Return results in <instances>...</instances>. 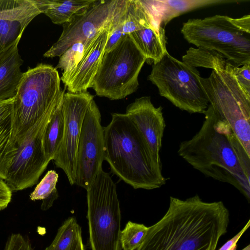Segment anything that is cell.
<instances>
[{
    "mask_svg": "<svg viewBox=\"0 0 250 250\" xmlns=\"http://www.w3.org/2000/svg\"><path fill=\"white\" fill-rule=\"evenodd\" d=\"M229 216L222 201L206 202L197 194L184 200L170 196L166 213L148 227L136 250H216Z\"/></svg>",
    "mask_w": 250,
    "mask_h": 250,
    "instance_id": "6da1fadb",
    "label": "cell"
},
{
    "mask_svg": "<svg viewBox=\"0 0 250 250\" xmlns=\"http://www.w3.org/2000/svg\"><path fill=\"white\" fill-rule=\"evenodd\" d=\"M198 132L181 142L178 155L208 177L231 185L250 201V156L230 127L208 106Z\"/></svg>",
    "mask_w": 250,
    "mask_h": 250,
    "instance_id": "7a4b0ae2",
    "label": "cell"
},
{
    "mask_svg": "<svg viewBox=\"0 0 250 250\" xmlns=\"http://www.w3.org/2000/svg\"><path fill=\"white\" fill-rule=\"evenodd\" d=\"M104 136V160L120 180L136 189H154L166 184L168 179L162 174L161 158L125 113L111 114Z\"/></svg>",
    "mask_w": 250,
    "mask_h": 250,
    "instance_id": "3957f363",
    "label": "cell"
},
{
    "mask_svg": "<svg viewBox=\"0 0 250 250\" xmlns=\"http://www.w3.org/2000/svg\"><path fill=\"white\" fill-rule=\"evenodd\" d=\"M190 62L194 67L212 69L207 78L200 81L216 117L228 125L250 156V96L238 83L234 66L217 52L197 48Z\"/></svg>",
    "mask_w": 250,
    "mask_h": 250,
    "instance_id": "277c9868",
    "label": "cell"
},
{
    "mask_svg": "<svg viewBox=\"0 0 250 250\" xmlns=\"http://www.w3.org/2000/svg\"><path fill=\"white\" fill-rule=\"evenodd\" d=\"M58 71L39 63L23 73L14 98V135L18 146L29 132L58 105L66 87L62 89Z\"/></svg>",
    "mask_w": 250,
    "mask_h": 250,
    "instance_id": "5b68a950",
    "label": "cell"
},
{
    "mask_svg": "<svg viewBox=\"0 0 250 250\" xmlns=\"http://www.w3.org/2000/svg\"><path fill=\"white\" fill-rule=\"evenodd\" d=\"M181 32L188 43L217 52L234 67L250 63V15L190 19L183 23Z\"/></svg>",
    "mask_w": 250,
    "mask_h": 250,
    "instance_id": "8992f818",
    "label": "cell"
},
{
    "mask_svg": "<svg viewBox=\"0 0 250 250\" xmlns=\"http://www.w3.org/2000/svg\"><path fill=\"white\" fill-rule=\"evenodd\" d=\"M86 191L91 250H122V216L116 184L102 168Z\"/></svg>",
    "mask_w": 250,
    "mask_h": 250,
    "instance_id": "52a82bcc",
    "label": "cell"
},
{
    "mask_svg": "<svg viewBox=\"0 0 250 250\" xmlns=\"http://www.w3.org/2000/svg\"><path fill=\"white\" fill-rule=\"evenodd\" d=\"M197 69L171 56L167 51L152 65L147 80L158 88L159 94L174 105L189 113L204 114L208 100Z\"/></svg>",
    "mask_w": 250,
    "mask_h": 250,
    "instance_id": "ba28073f",
    "label": "cell"
},
{
    "mask_svg": "<svg viewBox=\"0 0 250 250\" xmlns=\"http://www.w3.org/2000/svg\"><path fill=\"white\" fill-rule=\"evenodd\" d=\"M146 61L129 34L104 53L92 87L96 95L111 100L124 99L138 88V76Z\"/></svg>",
    "mask_w": 250,
    "mask_h": 250,
    "instance_id": "9c48e42d",
    "label": "cell"
},
{
    "mask_svg": "<svg viewBox=\"0 0 250 250\" xmlns=\"http://www.w3.org/2000/svg\"><path fill=\"white\" fill-rule=\"evenodd\" d=\"M128 0H95L63 24L58 40L44 54L60 57L77 42L94 38L104 30H113L125 18Z\"/></svg>",
    "mask_w": 250,
    "mask_h": 250,
    "instance_id": "30bf717a",
    "label": "cell"
},
{
    "mask_svg": "<svg viewBox=\"0 0 250 250\" xmlns=\"http://www.w3.org/2000/svg\"><path fill=\"white\" fill-rule=\"evenodd\" d=\"M56 108L34 126L19 146L4 180L12 192L33 187L50 162L45 153L43 137L47 125Z\"/></svg>",
    "mask_w": 250,
    "mask_h": 250,
    "instance_id": "8fae6325",
    "label": "cell"
},
{
    "mask_svg": "<svg viewBox=\"0 0 250 250\" xmlns=\"http://www.w3.org/2000/svg\"><path fill=\"white\" fill-rule=\"evenodd\" d=\"M104 127L94 99L84 115L78 139L75 184L87 189L102 168L104 160Z\"/></svg>",
    "mask_w": 250,
    "mask_h": 250,
    "instance_id": "7c38bea8",
    "label": "cell"
},
{
    "mask_svg": "<svg viewBox=\"0 0 250 250\" xmlns=\"http://www.w3.org/2000/svg\"><path fill=\"white\" fill-rule=\"evenodd\" d=\"M93 99L94 96L87 91H68L63 97V137L53 160L56 166L64 172L72 186L75 184L76 152L81 129L86 110Z\"/></svg>",
    "mask_w": 250,
    "mask_h": 250,
    "instance_id": "4fadbf2b",
    "label": "cell"
},
{
    "mask_svg": "<svg viewBox=\"0 0 250 250\" xmlns=\"http://www.w3.org/2000/svg\"><path fill=\"white\" fill-rule=\"evenodd\" d=\"M163 107H156L150 96L136 98L127 105L125 114L144 137L153 154L161 158L160 152L166 124Z\"/></svg>",
    "mask_w": 250,
    "mask_h": 250,
    "instance_id": "5bb4252c",
    "label": "cell"
},
{
    "mask_svg": "<svg viewBox=\"0 0 250 250\" xmlns=\"http://www.w3.org/2000/svg\"><path fill=\"white\" fill-rule=\"evenodd\" d=\"M112 30H104L94 39L84 52L77 65L69 73L62 75L61 80L68 92H86L92 87L94 78L99 69L109 34Z\"/></svg>",
    "mask_w": 250,
    "mask_h": 250,
    "instance_id": "9a60e30c",
    "label": "cell"
},
{
    "mask_svg": "<svg viewBox=\"0 0 250 250\" xmlns=\"http://www.w3.org/2000/svg\"><path fill=\"white\" fill-rule=\"evenodd\" d=\"M14 98L0 101V178L5 180L17 152L14 135Z\"/></svg>",
    "mask_w": 250,
    "mask_h": 250,
    "instance_id": "2e32d148",
    "label": "cell"
},
{
    "mask_svg": "<svg viewBox=\"0 0 250 250\" xmlns=\"http://www.w3.org/2000/svg\"><path fill=\"white\" fill-rule=\"evenodd\" d=\"M159 24L165 28L173 19L191 10L212 5L239 2L229 0H145Z\"/></svg>",
    "mask_w": 250,
    "mask_h": 250,
    "instance_id": "e0dca14e",
    "label": "cell"
},
{
    "mask_svg": "<svg viewBox=\"0 0 250 250\" xmlns=\"http://www.w3.org/2000/svg\"><path fill=\"white\" fill-rule=\"evenodd\" d=\"M23 62L18 45L0 56V101L16 96L23 73L21 70Z\"/></svg>",
    "mask_w": 250,
    "mask_h": 250,
    "instance_id": "ac0fdd59",
    "label": "cell"
},
{
    "mask_svg": "<svg viewBox=\"0 0 250 250\" xmlns=\"http://www.w3.org/2000/svg\"><path fill=\"white\" fill-rule=\"evenodd\" d=\"M134 43L147 60L159 62L167 51L165 28L161 25L146 27L130 33Z\"/></svg>",
    "mask_w": 250,
    "mask_h": 250,
    "instance_id": "d6986e66",
    "label": "cell"
},
{
    "mask_svg": "<svg viewBox=\"0 0 250 250\" xmlns=\"http://www.w3.org/2000/svg\"><path fill=\"white\" fill-rule=\"evenodd\" d=\"M51 0H0V19L21 20L43 13Z\"/></svg>",
    "mask_w": 250,
    "mask_h": 250,
    "instance_id": "ffe728a7",
    "label": "cell"
},
{
    "mask_svg": "<svg viewBox=\"0 0 250 250\" xmlns=\"http://www.w3.org/2000/svg\"><path fill=\"white\" fill-rule=\"evenodd\" d=\"M158 25L160 24L143 0H128L123 22L124 34Z\"/></svg>",
    "mask_w": 250,
    "mask_h": 250,
    "instance_id": "44dd1931",
    "label": "cell"
},
{
    "mask_svg": "<svg viewBox=\"0 0 250 250\" xmlns=\"http://www.w3.org/2000/svg\"><path fill=\"white\" fill-rule=\"evenodd\" d=\"M62 99L63 97L48 122L44 134V148L46 156L49 161L54 159L63 137L64 120Z\"/></svg>",
    "mask_w": 250,
    "mask_h": 250,
    "instance_id": "7402d4cb",
    "label": "cell"
},
{
    "mask_svg": "<svg viewBox=\"0 0 250 250\" xmlns=\"http://www.w3.org/2000/svg\"><path fill=\"white\" fill-rule=\"evenodd\" d=\"M95 0H51L50 5L43 13L52 22L63 24L69 21L80 10L92 4Z\"/></svg>",
    "mask_w": 250,
    "mask_h": 250,
    "instance_id": "603a6c76",
    "label": "cell"
},
{
    "mask_svg": "<svg viewBox=\"0 0 250 250\" xmlns=\"http://www.w3.org/2000/svg\"><path fill=\"white\" fill-rule=\"evenodd\" d=\"M33 19H0V56L14 45H18L25 28Z\"/></svg>",
    "mask_w": 250,
    "mask_h": 250,
    "instance_id": "cb8c5ba5",
    "label": "cell"
},
{
    "mask_svg": "<svg viewBox=\"0 0 250 250\" xmlns=\"http://www.w3.org/2000/svg\"><path fill=\"white\" fill-rule=\"evenodd\" d=\"M58 177V174L55 170L48 171L29 195L32 201H42L41 209L43 211L50 208L59 196L56 188Z\"/></svg>",
    "mask_w": 250,
    "mask_h": 250,
    "instance_id": "d4e9b609",
    "label": "cell"
},
{
    "mask_svg": "<svg viewBox=\"0 0 250 250\" xmlns=\"http://www.w3.org/2000/svg\"><path fill=\"white\" fill-rule=\"evenodd\" d=\"M82 233V229L74 216L69 217L59 228L51 244L44 250H66Z\"/></svg>",
    "mask_w": 250,
    "mask_h": 250,
    "instance_id": "484cf974",
    "label": "cell"
},
{
    "mask_svg": "<svg viewBox=\"0 0 250 250\" xmlns=\"http://www.w3.org/2000/svg\"><path fill=\"white\" fill-rule=\"evenodd\" d=\"M97 36L72 44L60 56L58 63L55 68L61 69L62 70V75L72 70L82 58L85 49L91 44Z\"/></svg>",
    "mask_w": 250,
    "mask_h": 250,
    "instance_id": "4316f807",
    "label": "cell"
},
{
    "mask_svg": "<svg viewBox=\"0 0 250 250\" xmlns=\"http://www.w3.org/2000/svg\"><path fill=\"white\" fill-rule=\"evenodd\" d=\"M148 227L144 224L128 221L120 233L122 250H136L143 243Z\"/></svg>",
    "mask_w": 250,
    "mask_h": 250,
    "instance_id": "83f0119b",
    "label": "cell"
},
{
    "mask_svg": "<svg viewBox=\"0 0 250 250\" xmlns=\"http://www.w3.org/2000/svg\"><path fill=\"white\" fill-rule=\"evenodd\" d=\"M3 250H34L28 236L12 233L8 238Z\"/></svg>",
    "mask_w": 250,
    "mask_h": 250,
    "instance_id": "f1b7e54d",
    "label": "cell"
},
{
    "mask_svg": "<svg viewBox=\"0 0 250 250\" xmlns=\"http://www.w3.org/2000/svg\"><path fill=\"white\" fill-rule=\"evenodd\" d=\"M235 78L245 92L250 96V63L241 67H234Z\"/></svg>",
    "mask_w": 250,
    "mask_h": 250,
    "instance_id": "f546056e",
    "label": "cell"
},
{
    "mask_svg": "<svg viewBox=\"0 0 250 250\" xmlns=\"http://www.w3.org/2000/svg\"><path fill=\"white\" fill-rule=\"evenodd\" d=\"M123 21L120 22L109 34L105 46L104 53L108 52L113 49L125 35L123 31Z\"/></svg>",
    "mask_w": 250,
    "mask_h": 250,
    "instance_id": "4dcf8cb0",
    "label": "cell"
},
{
    "mask_svg": "<svg viewBox=\"0 0 250 250\" xmlns=\"http://www.w3.org/2000/svg\"><path fill=\"white\" fill-rule=\"evenodd\" d=\"M12 191L5 181L0 178V211L4 209L12 200Z\"/></svg>",
    "mask_w": 250,
    "mask_h": 250,
    "instance_id": "1f68e13d",
    "label": "cell"
},
{
    "mask_svg": "<svg viewBox=\"0 0 250 250\" xmlns=\"http://www.w3.org/2000/svg\"><path fill=\"white\" fill-rule=\"evenodd\" d=\"M250 221L249 220L244 228L236 235L226 242L219 250H229L234 245L237 244L241 236L250 227Z\"/></svg>",
    "mask_w": 250,
    "mask_h": 250,
    "instance_id": "d6a6232c",
    "label": "cell"
},
{
    "mask_svg": "<svg viewBox=\"0 0 250 250\" xmlns=\"http://www.w3.org/2000/svg\"><path fill=\"white\" fill-rule=\"evenodd\" d=\"M66 250H85L82 239V233L79 235Z\"/></svg>",
    "mask_w": 250,
    "mask_h": 250,
    "instance_id": "836d02e7",
    "label": "cell"
},
{
    "mask_svg": "<svg viewBox=\"0 0 250 250\" xmlns=\"http://www.w3.org/2000/svg\"><path fill=\"white\" fill-rule=\"evenodd\" d=\"M242 250H250V245H248L247 246H246L245 248H244Z\"/></svg>",
    "mask_w": 250,
    "mask_h": 250,
    "instance_id": "e575fe53",
    "label": "cell"
}]
</instances>
